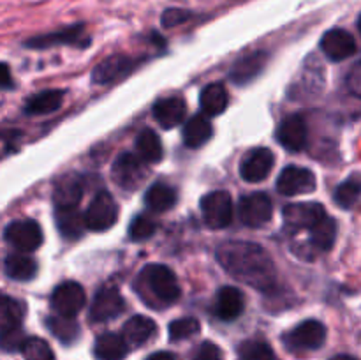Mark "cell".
<instances>
[{"label": "cell", "mask_w": 361, "mask_h": 360, "mask_svg": "<svg viewBox=\"0 0 361 360\" xmlns=\"http://www.w3.org/2000/svg\"><path fill=\"white\" fill-rule=\"evenodd\" d=\"M217 260L229 275L261 292L275 286V265L259 244L229 240L217 247Z\"/></svg>", "instance_id": "6da1fadb"}, {"label": "cell", "mask_w": 361, "mask_h": 360, "mask_svg": "<svg viewBox=\"0 0 361 360\" xmlns=\"http://www.w3.org/2000/svg\"><path fill=\"white\" fill-rule=\"evenodd\" d=\"M137 282L143 286V292L150 293L155 299L154 309L155 307L169 306V304L176 302L180 295H182V289H180L178 281H176L175 272L166 267V265H147L141 270Z\"/></svg>", "instance_id": "7a4b0ae2"}, {"label": "cell", "mask_w": 361, "mask_h": 360, "mask_svg": "<svg viewBox=\"0 0 361 360\" xmlns=\"http://www.w3.org/2000/svg\"><path fill=\"white\" fill-rule=\"evenodd\" d=\"M118 219V203L108 191H101L94 196L85 212V222L90 232H106L115 226Z\"/></svg>", "instance_id": "3957f363"}, {"label": "cell", "mask_w": 361, "mask_h": 360, "mask_svg": "<svg viewBox=\"0 0 361 360\" xmlns=\"http://www.w3.org/2000/svg\"><path fill=\"white\" fill-rule=\"evenodd\" d=\"M201 215L208 228H228L233 221V200L226 191H212L201 198Z\"/></svg>", "instance_id": "277c9868"}, {"label": "cell", "mask_w": 361, "mask_h": 360, "mask_svg": "<svg viewBox=\"0 0 361 360\" xmlns=\"http://www.w3.org/2000/svg\"><path fill=\"white\" fill-rule=\"evenodd\" d=\"M286 348L291 352L317 349L326 341V327L317 320H305L282 337Z\"/></svg>", "instance_id": "5b68a950"}, {"label": "cell", "mask_w": 361, "mask_h": 360, "mask_svg": "<svg viewBox=\"0 0 361 360\" xmlns=\"http://www.w3.org/2000/svg\"><path fill=\"white\" fill-rule=\"evenodd\" d=\"M145 164H147V162H145L140 155L129 154V152L120 154L118 157H116V161L113 162V180H115L122 189H136V187H140V184H143V180L147 179L148 175V169Z\"/></svg>", "instance_id": "8992f818"}, {"label": "cell", "mask_w": 361, "mask_h": 360, "mask_svg": "<svg viewBox=\"0 0 361 360\" xmlns=\"http://www.w3.org/2000/svg\"><path fill=\"white\" fill-rule=\"evenodd\" d=\"M85 302H87V295H85L83 286L74 281H67L56 286L51 293V299H49L53 311L59 316L66 318L76 316L85 307Z\"/></svg>", "instance_id": "52a82bcc"}, {"label": "cell", "mask_w": 361, "mask_h": 360, "mask_svg": "<svg viewBox=\"0 0 361 360\" xmlns=\"http://www.w3.org/2000/svg\"><path fill=\"white\" fill-rule=\"evenodd\" d=\"M271 214H274V203L268 194L252 193L240 200L238 215L247 228H261L270 221Z\"/></svg>", "instance_id": "ba28073f"}, {"label": "cell", "mask_w": 361, "mask_h": 360, "mask_svg": "<svg viewBox=\"0 0 361 360\" xmlns=\"http://www.w3.org/2000/svg\"><path fill=\"white\" fill-rule=\"evenodd\" d=\"M4 239L14 249L21 253H32L42 244V232L39 224L32 219H23V221H13L4 229Z\"/></svg>", "instance_id": "9c48e42d"}, {"label": "cell", "mask_w": 361, "mask_h": 360, "mask_svg": "<svg viewBox=\"0 0 361 360\" xmlns=\"http://www.w3.org/2000/svg\"><path fill=\"white\" fill-rule=\"evenodd\" d=\"M126 311V300L120 295L115 286H102L94 296L90 307V320L94 323H106V321L118 318Z\"/></svg>", "instance_id": "30bf717a"}, {"label": "cell", "mask_w": 361, "mask_h": 360, "mask_svg": "<svg viewBox=\"0 0 361 360\" xmlns=\"http://www.w3.org/2000/svg\"><path fill=\"white\" fill-rule=\"evenodd\" d=\"M316 189V176L310 169L302 166H288L277 179V191L282 196L309 194Z\"/></svg>", "instance_id": "8fae6325"}, {"label": "cell", "mask_w": 361, "mask_h": 360, "mask_svg": "<svg viewBox=\"0 0 361 360\" xmlns=\"http://www.w3.org/2000/svg\"><path fill=\"white\" fill-rule=\"evenodd\" d=\"M274 152L270 148H254L249 154L245 155V159L242 161V166H240V175L245 182L256 184L263 182L268 175L271 173V168H274Z\"/></svg>", "instance_id": "7c38bea8"}, {"label": "cell", "mask_w": 361, "mask_h": 360, "mask_svg": "<svg viewBox=\"0 0 361 360\" xmlns=\"http://www.w3.org/2000/svg\"><path fill=\"white\" fill-rule=\"evenodd\" d=\"M326 215L323 205L310 201V203H291L284 208V221L293 229H312L321 219Z\"/></svg>", "instance_id": "4fadbf2b"}, {"label": "cell", "mask_w": 361, "mask_h": 360, "mask_svg": "<svg viewBox=\"0 0 361 360\" xmlns=\"http://www.w3.org/2000/svg\"><path fill=\"white\" fill-rule=\"evenodd\" d=\"M321 49L330 60L342 62L355 55L356 42L355 37L344 28H331L321 37Z\"/></svg>", "instance_id": "5bb4252c"}, {"label": "cell", "mask_w": 361, "mask_h": 360, "mask_svg": "<svg viewBox=\"0 0 361 360\" xmlns=\"http://www.w3.org/2000/svg\"><path fill=\"white\" fill-rule=\"evenodd\" d=\"M307 124L303 116L289 115L281 122L277 129V140L286 150L300 152L307 145Z\"/></svg>", "instance_id": "9a60e30c"}, {"label": "cell", "mask_w": 361, "mask_h": 360, "mask_svg": "<svg viewBox=\"0 0 361 360\" xmlns=\"http://www.w3.org/2000/svg\"><path fill=\"white\" fill-rule=\"evenodd\" d=\"M134 66H136V62L133 59H129L127 55L108 56V59L102 60L94 69L92 81L99 85L113 83V81H118L122 78H126L134 69Z\"/></svg>", "instance_id": "2e32d148"}, {"label": "cell", "mask_w": 361, "mask_h": 360, "mask_svg": "<svg viewBox=\"0 0 361 360\" xmlns=\"http://www.w3.org/2000/svg\"><path fill=\"white\" fill-rule=\"evenodd\" d=\"M56 44H73V46H80V48L87 46L88 39L85 37L83 25H74V27L66 28V30L39 35V37H32L25 42L27 48H51V46H56Z\"/></svg>", "instance_id": "e0dca14e"}, {"label": "cell", "mask_w": 361, "mask_h": 360, "mask_svg": "<svg viewBox=\"0 0 361 360\" xmlns=\"http://www.w3.org/2000/svg\"><path fill=\"white\" fill-rule=\"evenodd\" d=\"M245 309V296L235 286H224L219 289L215 299V313L222 321H233L240 318Z\"/></svg>", "instance_id": "ac0fdd59"}, {"label": "cell", "mask_w": 361, "mask_h": 360, "mask_svg": "<svg viewBox=\"0 0 361 360\" xmlns=\"http://www.w3.org/2000/svg\"><path fill=\"white\" fill-rule=\"evenodd\" d=\"M267 62H268V55L264 52L249 53V55L236 60L231 73H229V78H231L236 85H247L249 81H252L254 78L259 76L261 71H263L264 66H267Z\"/></svg>", "instance_id": "d6986e66"}, {"label": "cell", "mask_w": 361, "mask_h": 360, "mask_svg": "<svg viewBox=\"0 0 361 360\" xmlns=\"http://www.w3.org/2000/svg\"><path fill=\"white\" fill-rule=\"evenodd\" d=\"M187 113L185 101L182 97H164L159 99L154 104V116L161 127L173 129L178 124L183 122V116Z\"/></svg>", "instance_id": "ffe728a7"}, {"label": "cell", "mask_w": 361, "mask_h": 360, "mask_svg": "<svg viewBox=\"0 0 361 360\" xmlns=\"http://www.w3.org/2000/svg\"><path fill=\"white\" fill-rule=\"evenodd\" d=\"M83 196V186L76 175H63L56 180L53 201L56 208H76Z\"/></svg>", "instance_id": "44dd1931"}, {"label": "cell", "mask_w": 361, "mask_h": 360, "mask_svg": "<svg viewBox=\"0 0 361 360\" xmlns=\"http://www.w3.org/2000/svg\"><path fill=\"white\" fill-rule=\"evenodd\" d=\"M155 332H157L155 321L152 318L137 314V316L127 320V323L123 325L122 335L129 346H143L145 342H148L154 337Z\"/></svg>", "instance_id": "7402d4cb"}, {"label": "cell", "mask_w": 361, "mask_h": 360, "mask_svg": "<svg viewBox=\"0 0 361 360\" xmlns=\"http://www.w3.org/2000/svg\"><path fill=\"white\" fill-rule=\"evenodd\" d=\"M129 344L123 339V335L115 334V332H106L99 335L94 344V355L97 360H123Z\"/></svg>", "instance_id": "603a6c76"}, {"label": "cell", "mask_w": 361, "mask_h": 360, "mask_svg": "<svg viewBox=\"0 0 361 360\" xmlns=\"http://www.w3.org/2000/svg\"><path fill=\"white\" fill-rule=\"evenodd\" d=\"M4 272L13 281H32L37 274V261L28 253L7 254L4 260Z\"/></svg>", "instance_id": "cb8c5ba5"}, {"label": "cell", "mask_w": 361, "mask_h": 360, "mask_svg": "<svg viewBox=\"0 0 361 360\" xmlns=\"http://www.w3.org/2000/svg\"><path fill=\"white\" fill-rule=\"evenodd\" d=\"M55 219L56 228L66 240H78L87 228L85 215H81L76 208H56Z\"/></svg>", "instance_id": "d4e9b609"}, {"label": "cell", "mask_w": 361, "mask_h": 360, "mask_svg": "<svg viewBox=\"0 0 361 360\" xmlns=\"http://www.w3.org/2000/svg\"><path fill=\"white\" fill-rule=\"evenodd\" d=\"M229 95L228 90L222 83H210L201 90L200 94V106L204 115L217 116L228 108Z\"/></svg>", "instance_id": "484cf974"}, {"label": "cell", "mask_w": 361, "mask_h": 360, "mask_svg": "<svg viewBox=\"0 0 361 360\" xmlns=\"http://www.w3.org/2000/svg\"><path fill=\"white\" fill-rule=\"evenodd\" d=\"M25 313H27V309H25L23 302L9 295H4L2 302H0V334L20 330Z\"/></svg>", "instance_id": "4316f807"}, {"label": "cell", "mask_w": 361, "mask_h": 360, "mask_svg": "<svg viewBox=\"0 0 361 360\" xmlns=\"http://www.w3.org/2000/svg\"><path fill=\"white\" fill-rule=\"evenodd\" d=\"M214 127L203 115H194L183 126V143L189 148H200L212 138Z\"/></svg>", "instance_id": "83f0119b"}, {"label": "cell", "mask_w": 361, "mask_h": 360, "mask_svg": "<svg viewBox=\"0 0 361 360\" xmlns=\"http://www.w3.org/2000/svg\"><path fill=\"white\" fill-rule=\"evenodd\" d=\"M176 203V191L173 187L166 186V184H154V186L148 187V191L145 193V205L150 208L155 214H161V212L169 210V208L175 207Z\"/></svg>", "instance_id": "f1b7e54d"}, {"label": "cell", "mask_w": 361, "mask_h": 360, "mask_svg": "<svg viewBox=\"0 0 361 360\" xmlns=\"http://www.w3.org/2000/svg\"><path fill=\"white\" fill-rule=\"evenodd\" d=\"M63 92L62 90H44L35 94L34 97L28 99L25 104V113L28 115H46L53 113L62 106Z\"/></svg>", "instance_id": "f546056e"}, {"label": "cell", "mask_w": 361, "mask_h": 360, "mask_svg": "<svg viewBox=\"0 0 361 360\" xmlns=\"http://www.w3.org/2000/svg\"><path fill=\"white\" fill-rule=\"evenodd\" d=\"M136 152L147 164H154L162 159V143L161 138L155 134V131L145 129L136 138Z\"/></svg>", "instance_id": "4dcf8cb0"}, {"label": "cell", "mask_w": 361, "mask_h": 360, "mask_svg": "<svg viewBox=\"0 0 361 360\" xmlns=\"http://www.w3.org/2000/svg\"><path fill=\"white\" fill-rule=\"evenodd\" d=\"M310 239H312V244L321 251H328L334 247L335 236H337V222H335L334 217L330 215H324L312 229H310Z\"/></svg>", "instance_id": "1f68e13d"}, {"label": "cell", "mask_w": 361, "mask_h": 360, "mask_svg": "<svg viewBox=\"0 0 361 360\" xmlns=\"http://www.w3.org/2000/svg\"><path fill=\"white\" fill-rule=\"evenodd\" d=\"M46 327H48V330L51 332L56 339H60L63 344L74 342L78 339V335H80V327H78V323L73 318L48 316L46 318Z\"/></svg>", "instance_id": "d6a6232c"}, {"label": "cell", "mask_w": 361, "mask_h": 360, "mask_svg": "<svg viewBox=\"0 0 361 360\" xmlns=\"http://www.w3.org/2000/svg\"><path fill=\"white\" fill-rule=\"evenodd\" d=\"M238 360H279L271 346L264 341L249 339L238 348Z\"/></svg>", "instance_id": "836d02e7"}, {"label": "cell", "mask_w": 361, "mask_h": 360, "mask_svg": "<svg viewBox=\"0 0 361 360\" xmlns=\"http://www.w3.org/2000/svg\"><path fill=\"white\" fill-rule=\"evenodd\" d=\"M361 196V176H349L335 191V203L342 208H351Z\"/></svg>", "instance_id": "e575fe53"}, {"label": "cell", "mask_w": 361, "mask_h": 360, "mask_svg": "<svg viewBox=\"0 0 361 360\" xmlns=\"http://www.w3.org/2000/svg\"><path fill=\"white\" fill-rule=\"evenodd\" d=\"M201 325L196 318L187 316V318H178V320L173 321L168 328V334L171 341H183V339H189L192 335H196L200 332Z\"/></svg>", "instance_id": "d590c367"}, {"label": "cell", "mask_w": 361, "mask_h": 360, "mask_svg": "<svg viewBox=\"0 0 361 360\" xmlns=\"http://www.w3.org/2000/svg\"><path fill=\"white\" fill-rule=\"evenodd\" d=\"M21 353L25 360H55L51 346L41 337H27Z\"/></svg>", "instance_id": "8d00e7d4"}, {"label": "cell", "mask_w": 361, "mask_h": 360, "mask_svg": "<svg viewBox=\"0 0 361 360\" xmlns=\"http://www.w3.org/2000/svg\"><path fill=\"white\" fill-rule=\"evenodd\" d=\"M155 229H157V224H155L154 219L147 217V215H137L129 226V239L133 242H143L154 235Z\"/></svg>", "instance_id": "74e56055"}, {"label": "cell", "mask_w": 361, "mask_h": 360, "mask_svg": "<svg viewBox=\"0 0 361 360\" xmlns=\"http://www.w3.org/2000/svg\"><path fill=\"white\" fill-rule=\"evenodd\" d=\"M0 335H2L4 352H18V349L21 352L25 341H27V337H25V334H23V328H20V330L7 332V334H0Z\"/></svg>", "instance_id": "f35d334b"}, {"label": "cell", "mask_w": 361, "mask_h": 360, "mask_svg": "<svg viewBox=\"0 0 361 360\" xmlns=\"http://www.w3.org/2000/svg\"><path fill=\"white\" fill-rule=\"evenodd\" d=\"M192 360H222V352L215 342L204 341L201 342Z\"/></svg>", "instance_id": "ab89813d"}, {"label": "cell", "mask_w": 361, "mask_h": 360, "mask_svg": "<svg viewBox=\"0 0 361 360\" xmlns=\"http://www.w3.org/2000/svg\"><path fill=\"white\" fill-rule=\"evenodd\" d=\"M190 18V14L187 11L182 9H168L164 14H162V25L164 27H176V25L183 23Z\"/></svg>", "instance_id": "60d3db41"}, {"label": "cell", "mask_w": 361, "mask_h": 360, "mask_svg": "<svg viewBox=\"0 0 361 360\" xmlns=\"http://www.w3.org/2000/svg\"><path fill=\"white\" fill-rule=\"evenodd\" d=\"M147 360H176V359H175V355L169 352H157V353H154V355L148 356Z\"/></svg>", "instance_id": "b9f144b4"}, {"label": "cell", "mask_w": 361, "mask_h": 360, "mask_svg": "<svg viewBox=\"0 0 361 360\" xmlns=\"http://www.w3.org/2000/svg\"><path fill=\"white\" fill-rule=\"evenodd\" d=\"M13 85H11V78H9V67L4 64L2 66V88L4 90H7V88H11Z\"/></svg>", "instance_id": "7bdbcfd3"}, {"label": "cell", "mask_w": 361, "mask_h": 360, "mask_svg": "<svg viewBox=\"0 0 361 360\" xmlns=\"http://www.w3.org/2000/svg\"><path fill=\"white\" fill-rule=\"evenodd\" d=\"M330 360H356L355 356H351V355H344V353H342V355H335V356H331Z\"/></svg>", "instance_id": "ee69618b"}, {"label": "cell", "mask_w": 361, "mask_h": 360, "mask_svg": "<svg viewBox=\"0 0 361 360\" xmlns=\"http://www.w3.org/2000/svg\"><path fill=\"white\" fill-rule=\"evenodd\" d=\"M358 30H360V34H361V14H360V18H358Z\"/></svg>", "instance_id": "f6af8a7d"}]
</instances>
